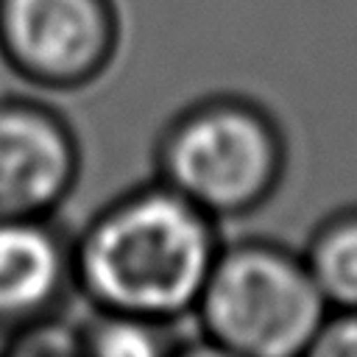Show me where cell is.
Segmentation results:
<instances>
[{"mask_svg": "<svg viewBox=\"0 0 357 357\" xmlns=\"http://www.w3.org/2000/svg\"><path fill=\"white\" fill-rule=\"evenodd\" d=\"M220 245L218 220L153 178L89 218L73 240V284L92 310L181 324Z\"/></svg>", "mask_w": 357, "mask_h": 357, "instance_id": "1", "label": "cell"}, {"mask_svg": "<svg viewBox=\"0 0 357 357\" xmlns=\"http://www.w3.org/2000/svg\"><path fill=\"white\" fill-rule=\"evenodd\" d=\"M153 170L209 218H240L279 190L287 139L262 103L229 92L206 95L176 112L159 131Z\"/></svg>", "mask_w": 357, "mask_h": 357, "instance_id": "2", "label": "cell"}, {"mask_svg": "<svg viewBox=\"0 0 357 357\" xmlns=\"http://www.w3.org/2000/svg\"><path fill=\"white\" fill-rule=\"evenodd\" d=\"M326 310L301 251L248 237L220 245L190 318L212 351L307 357Z\"/></svg>", "mask_w": 357, "mask_h": 357, "instance_id": "3", "label": "cell"}, {"mask_svg": "<svg viewBox=\"0 0 357 357\" xmlns=\"http://www.w3.org/2000/svg\"><path fill=\"white\" fill-rule=\"evenodd\" d=\"M120 45L114 0H0V53L31 84L78 89Z\"/></svg>", "mask_w": 357, "mask_h": 357, "instance_id": "4", "label": "cell"}, {"mask_svg": "<svg viewBox=\"0 0 357 357\" xmlns=\"http://www.w3.org/2000/svg\"><path fill=\"white\" fill-rule=\"evenodd\" d=\"M81 148L50 106L0 100V218H50L73 192Z\"/></svg>", "mask_w": 357, "mask_h": 357, "instance_id": "5", "label": "cell"}, {"mask_svg": "<svg viewBox=\"0 0 357 357\" xmlns=\"http://www.w3.org/2000/svg\"><path fill=\"white\" fill-rule=\"evenodd\" d=\"M73 284V240L50 218H0V332L59 315Z\"/></svg>", "mask_w": 357, "mask_h": 357, "instance_id": "6", "label": "cell"}, {"mask_svg": "<svg viewBox=\"0 0 357 357\" xmlns=\"http://www.w3.org/2000/svg\"><path fill=\"white\" fill-rule=\"evenodd\" d=\"M301 257L326 307H357V204L324 218Z\"/></svg>", "mask_w": 357, "mask_h": 357, "instance_id": "7", "label": "cell"}, {"mask_svg": "<svg viewBox=\"0 0 357 357\" xmlns=\"http://www.w3.org/2000/svg\"><path fill=\"white\" fill-rule=\"evenodd\" d=\"M78 346L84 354L100 357H162L187 349L178 324L92 310V318L78 326Z\"/></svg>", "mask_w": 357, "mask_h": 357, "instance_id": "8", "label": "cell"}, {"mask_svg": "<svg viewBox=\"0 0 357 357\" xmlns=\"http://www.w3.org/2000/svg\"><path fill=\"white\" fill-rule=\"evenodd\" d=\"M307 357H357V307H329Z\"/></svg>", "mask_w": 357, "mask_h": 357, "instance_id": "9", "label": "cell"}]
</instances>
